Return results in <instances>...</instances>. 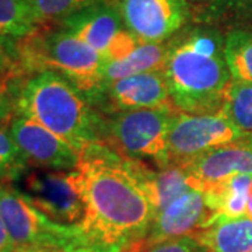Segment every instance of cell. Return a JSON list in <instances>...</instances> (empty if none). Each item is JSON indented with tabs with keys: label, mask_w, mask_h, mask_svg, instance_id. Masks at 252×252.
I'll use <instances>...</instances> for the list:
<instances>
[{
	"label": "cell",
	"mask_w": 252,
	"mask_h": 252,
	"mask_svg": "<svg viewBox=\"0 0 252 252\" xmlns=\"http://www.w3.org/2000/svg\"><path fill=\"white\" fill-rule=\"evenodd\" d=\"M192 189H203L238 175L252 177V137L209 150L181 165Z\"/></svg>",
	"instance_id": "4fadbf2b"
},
{
	"label": "cell",
	"mask_w": 252,
	"mask_h": 252,
	"mask_svg": "<svg viewBox=\"0 0 252 252\" xmlns=\"http://www.w3.org/2000/svg\"><path fill=\"white\" fill-rule=\"evenodd\" d=\"M14 252H63V251H59V250H49V248H42V250H26V251H23V250H16Z\"/></svg>",
	"instance_id": "f546056e"
},
{
	"label": "cell",
	"mask_w": 252,
	"mask_h": 252,
	"mask_svg": "<svg viewBox=\"0 0 252 252\" xmlns=\"http://www.w3.org/2000/svg\"><path fill=\"white\" fill-rule=\"evenodd\" d=\"M162 72L177 111L189 115L219 114L231 80L224 35L215 28L190 30L170 42Z\"/></svg>",
	"instance_id": "7a4b0ae2"
},
{
	"label": "cell",
	"mask_w": 252,
	"mask_h": 252,
	"mask_svg": "<svg viewBox=\"0 0 252 252\" xmlns=\"http://www.w3.org/2000/svg\"><path fill=\"white\" fill-rule=\"evenodd\" d=\"M210 7L217 10H233L240 17L252 21V0H215Z\"/></svg>",
	"instance_id": "cb8c5ba5"
},
{
	"label": "cell",
	"mask_w": 252,
	"mask_h": 252,
	"mask_svg": "<svg viewBox=\"0 0 252 252\" xmlns=\"http://www.w3.org/2000/svg\"><path fill=\"white\" fill-rule=\"evenodd\" d=\"M84 216L69 252H136L146 244L154 207L122 157L105 142L84 149L77 167Z\"/></svg>",
	"instance_id": "6da1fadb"
},
{
	"label": "cell",
	"mask_w": 252,
	"mask_h": 252,
	"mask_svg": "<svg viewBox=\"0 0 252 252\" xmlns=\"http://www.w3.org/2000/svg\"><path fill=\"white\" fill-rule=\"evenodd\" d=\"M146 252H210L193 235H185L150 245Z\"/></svg>",
	"instance_id": "603a6c76"
},
{
	"label": "cell",
	"mask_w": 252,
	"mask_h": 252,
	"mask_svg": "<svg viewBox=\"0 0 252 252\" xmlns=\"http://www.w3.org/2000/svg\"><path fill=\"white\" fill-rule=\"evenodd\" d=\"M216 220V213L207 203L205 192L190 188L154 215L146 244L150 247L172 238L196 234Z\"/></svg>",
	"instance_id": "7c38bea8"
},
{
	"label": "cell",
	"mask_w": 252,
	"mask_h": 252,
	"mask_svg": "<svg viewBox=\"0 0 252 252\" xmlns=\"http://www.w3.org/2000/svg\"><path fill=\"white\" fill-rule=\"evenodd\" d=\"M10 133L27 161L52 171H74L80 164V153L45 126L30 118L16 115Z\"/></svg>",
	"instance_id": "8fae6325"
},
{
	"label": "cell",
	"mask_w": 252,
	"mask_h": 252,
	"mask_svg": "<svg viewBox=\"0 0 252 252\" xmlns=\"http://www.w3.org/2000/svg\"><path fill=\"white\" fill-rule=\"evenodd\" d=\"M224 54L231 77L252 84V31L231 30L224 35Z\"/></svg>",
	"instance_id": "ffe728a7"
},
{
	"label": "cell",
	"mask_w": 252,
	"mask_h": 252,
	"mask_svg": "<svg viewBox=\"0 0 252 252\" xmlns=\"http://www.w3.org/2000/svg\"><path fill=\"white\" fill-rule=\"evenodd\" d=\"M105 98L117 112L172 107L168 84L162 70L133 74L104 86L93 101ZM91 102V101H90Z\"/></svg>",
	"instance_id": "5bb4252c"
},
{
	"label": "cell",
	"mask_w": 252,
	"mask_h": 252,
	"mask_svg": "<svg viewBox=\"0 0 252 252\" xmlns=\"http://www.w3.org/2000/svg\"><path fill=\"white\" fill-rule=\"evenodd\" d=\"M247 217L252 219V182L248 192V205H247Z\"/></svg>",
	"instance_id": "83f0119b"
},
{
	"label": "cell",
	"mask_w": 252,
	"mask_h": 252,
	"mask_svg": "<svg viewBox=\"0 0 252 252\" xmlns=\"http://www.w3.org/2000/svg\"><path fill=\"white\" fill-rule=\"evenodd\" d=\"M0 216L17 250H59L69 252L73 225L61 224L39 212L23 190L0 182Z\"/></svg>",
	"instance_id": "8992f818"
},
{
	"label": "cell",
	"mask_w": 252,
	"mask_h": 252,
	"mask_svg": "<svg viewBox=\"0 0 252 252\" xmlns=\"http://www.w3.org/2000/svg\"><path fill=\"white\" fill-rule=\"evenodd\" d=\"M16 250H17L16 244L13 241L7 227L0 216V252H14Z\"/></svg>",
	"instance_id": "484cf974"
},
{
	"label": "cell",
	"mask_w": 252,
	"mask_h": 252,
	"mask_svg": "<svg viewBox=\"0 0 252 252\" xmlns=\"http://www.w3.org/2000/svg\"><path fill=\"white\" fill-rule=\"evenodd\" d=\"M174 107L117 112L104 122V142L122 157L152 161L158 168L171 165L168 133Z\"/></svg>",
	"instance_id": "5b68a950"
},
{
	"label": "cell",
	"mask_w": 252,
	"mask_h": 252,
	"mask_svg": "<svg viewBox=\"0 0 252 252\" xmlns=\"http://www.w3.org/2000/svg\"><path fill=\"white\" fill-rule=\"evenodd\" d=\"M13 109H16L14 108V102L11 101L9 94L0 84V124L9 121L13 115Z\"/></svg>",
	"instance_id": "d4e9b609"
},
{
	"label": "cell",
	"mask_w": 252,
	"mask_h": 252,
	"mask_svg": "<svg viewBox=\"0 0 252 252\" xmlns=\"http://www.w3.org/2000/svg\"><path fill=\"white\" fill-rule=\"evenodd\" d=\"M16 114L35 121L79 153L104 142V121L72 81L55 70L34 73L18 91Z\"/></svg>",
	"instance_id": "3957f363"
},
{
	"label": "cell",
	"mask_w": 252,
	"mask_h": 252,
	"mask_svg": "<svg viewBox=\"0 0 252 252\" xmlns=\"http://www.w3.org/2000/svg\"><path fill=\"white\" fill-rule=\"evenodd\" d=\"M34 11L38 26L58 21L61 23L66 17L80 10L90 7L107 0H28Z\"/></svg>",
	"instance_id": "44dd1931"
},
{
	"label": "cell",
	"mask_w": 252,
	"mask_h": 252,
	"mask_svg": "<svg viewBox=\"0 0 252 252\" xmlns=\"http://www.w3.org/2000/svg\"><path fill=\"white\" fill-rule=\"evenodd\" d=\"M168 48L170 42H140L135 51L124 59L107 62L102 73V87L133 74L162 70L167 61Z\"/></svg>",
	"instance_id": "2e32d148"
},
{
	"label": "cell",
	"mask_w": 252,
	"mask_h": 252,
	"mask_svg": "<svg viewBox=\"0 0 252 252\" xmlns=\"http://www.w3.org/2000/svg\"><path fill=\"white\" fill-rule=\"evenodd\" d=\"M59 24L62 30L80 38L102 55L105 62L124 59L142 42L125 27L109 0L80 10Z\"/></svg>",
	"instance_id": "52a82bcc"
},
{
	"label": "cell",
	"mask_w": 252,
	"mask_h": 252,
	"mask_svg": "<svg viewBox=\"0 0 252 252\" xmlns=\"http://www.w3.org/2000/svg\"><path fill=\"white\" fill-rule=\"evenodd\" d=\"M193 237L210 252H252V219H219Z\"/></svg>",
	"instance_id": "9a60e30c"
},
{
	"label": "cell",
	"mask_w": 252,
	"mask_h": 252,
	"mask_svg": "<svg viewBox=\"0 0 252 252\" xmlns=\"http://www.w3.org/2000/svg\"><path fill=\"white\" fill-rule=\"evenodd\" d=\"M247 136L224 115L175 114L168 133L171 164L184 165L209 150L234 143Z\"/></svg>",
	"instance_id": "ba28073f"
},
{
	"label": "cell",
	"mask_w": 252,
	"mask_h": 252,
	"mask_svg": "<svg viewBox=\"0 0 252 252\" xmlns=\"http://www.w3.org/2000/svg\"><path fill=\"white\" fill-rule=\"evenodd\" d=\"M38 27L28 0H0V42L7 52L14 49L13 44L34 34Z\"/></svg>",
	"instance_id": "ac0fdd59"
},
{
	"label": "cell",
	"mask_w": 252,
	"mask_h": 252,
	"mask_svg": "<svg viewBox=\"0 0 252 252\" xmlns=\"http://www.w3.org/2000/svg\"><path fill=\"white\" fill-rule=\"evenodd\" d=\"M10 66V55L7 52V49L4 48V45L0 42V77L3 74H6V72L9 70Z\"/></svg>",
	"instance_id": "4316f807"
},
{
	"label": "cell",
	"mask_w": 252,
	"mask_h": 252,
	"mask_svg": "<svg viewBox=\"0 0 252 252\" xmlns=\"http://www.w3.org/2000/svg\"><path fill=\"white\" fill-rule=\"evenodd\" d=\"M28 200L51 220L61 224H79L84 216L80 174L74 171H34L24 177Z\"/></svg>",
	"instance_id": "9c48e42d"
},
{
	"label": "cell",
	"mask_w": 252,
	"mask_h": 252,
	"mask_svg": "<svg viewBox=\"0 0 252 252\" xmlns=\"http://www.w3.org/2000/svg\"><path fill=\"white\" fill-rule=\"evenodd\" d=\"M30 162L18 149L10 130L0 126V182L18 180L26 175Z\"/></svg>",
	"instance_id": "7402d4cb"
},
{
	"label": "cell",
	"mask_w": 252,
	"mask_h": 252,
	"mask_svg": "<svg viewBox=\"0 0 252 252\" xmlns=\"http://www.w3.org/2000/svg\"><path fill=\"white\" fill-rule=\"evenodd\" d=\"M188 1L195 6H206V4H212L215 0H188Z\"/></svg>",
	"instance_id": "f1b7e54d"
},
{
	"label": "cell",
	"mask_w": 252,
	"mask_h": 252,
	"mask_svg": "<svg viewBox=\"0 0 252 252\" xmlns=\"http://www.w3.org/2000/svg\"><path fill=\"white\" fill-rule=\"evenodd\" d=\"M251 175H238L221 181L203 189L207 203L219 219L247 217L248 192L251 187Z\"/></svg>",
	"instance_id": "e0dca14e"
},
{
	"label": "cell",
	"mask_w": 252,
	"mask_h": 252,
	"mask_svg": "<svg viewBox=\"0 0 252 252\" xmlns=\"http://www.w3.org/2000/svg\"><path fill=\"white\" fill-rule=\"evenodd\" d=\"M125 27L142 42H165L190 20L188 0H109Z\"/></svg>",
	"instance_id": "30bf717a"
},
{
	"label": "cell",
	"mask_w": 252,
	"mask_h": 252,
	"mask_svg": "<svg viewBox=\"0 0 252 252\" xmlns=\"http://www.w3.org/2000/svg\"><path fill=\"white\" fill-rule=\"evenodd\" d=\"M220 114L247 137H252V84L231 77L225 87Z\"/></svg>",
	"instance_id": "d6986e66"
},
{
	"label": "cell",
	"mask_w": 252,
	"mask_h": 252,
	"mask_svg": "<svg viewBox=\"0 0 252 252\" xmlns=\"http://www.w3.org/2000/svg\"><path fill=\"white\" fill-rule=\"evenodd\" d=\"M20 66L31 73L55 70L70 80L90 101L102 87L105 59L80 38L62 28L48 34L36 30L14 48Z\"/></svg>",
	"instance_id": "277c9868"
}]
</instances>
